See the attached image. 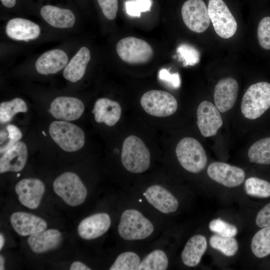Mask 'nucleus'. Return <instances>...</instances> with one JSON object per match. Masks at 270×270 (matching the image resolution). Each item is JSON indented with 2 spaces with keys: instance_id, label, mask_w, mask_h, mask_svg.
Listing matches in <instances>:
<instances>
[{
  "instance_id": "obj_21",
  "label": "nucleus",
  "mask_w": 270,
  "mask_h": 270,
  "mask_svg": "<svg viewBox=\"0 0 270 270\" xmlns=\"http://www.w3.org/2000/svg\"><path fill=\"white\" fill-rule=\"evenodd\" d=\"M146 199L160 212L168 214L176 210L178 202L168 190L160 185H153L146 190Z\"/></svg>"
},
{
  "instance_id": "obj_44",
  "label": "nucleus",
  "mask_w": 270,
  "mask_h": 270,
  "mask_svg": "<svg viewBox=\"0 0 270 270\" xmlns=\"http://www.w3.org/2000/svg\"><path fill=\"white\" fill-rule=\"evenodd\" d=\"M4 263L5 260L3 256L0 254V270H4Z\"/></svg>"
},
{
  "instance_id": "obj_23",
  "label": "nucleus",
  "mask_w": 270,
  "mask_h": 270,
  "mask_svg": "<svg viewBox=\"0 0 270 270\" xmlns=\"http://www.w3.org/2000/svg\"><path fill=\"white\" fill-rule=\"evenodd\" d=\"M28 154L26 144L22 142H17L0 157V174L22 170L26 164Z\"/></svg>"
},
{
  "instance_id": "obj_46",
  "label": "nucleus",
  "mask_w": 270,
  "mask_h": 270,
  "mask_svg": "<svg viewBox=\"0 0 270 270\" xmlns=\"http://www.w3.org/2000/svg\"><path fill=\"white\" fill-rule=\"evenodd\" d=\"M143 195H144V196H146V192H144V193L143 194Z\"/></svg>"
},
{
  "instance_id": "obj_36",
  "label": "nucleus",
  "mask_w": 270,
  "mask_h": 270,
  "mask_svg": "<svg viewBox=\"0 0 270 270\" xmlns=\"http://www.w3.org/2000/svg\"><path fill=\"white\" fill-rule=\"evenodd\" d=\"M209 228L212 232L222 236L234 237L238 232L236 226L220 218L212 220L209 224Z\"/></svg>"
},
{
  "instance_id": "obj_30",
  "label": "nucleus",
  "mask_w": 270,
  "mask_h": 270,
  "mask_svg": "<svg viewBox=\"0 0 270 270\" xmlns=\"http://www.w3.org/2000/svg\"><path fill=\"white\" fill-rule=\"evenodd\" d=\"M168 266V258L162 250H156L146 256L140 262L138 270H165Z\"/></svg>"
},
{
  "instance_id": "obj_6",
  "label": "nucleus",
  "mask_w": 270,
  "mask_h": 270,
  "mask_svg": "<svg viewBox=\"0 0 270 270\" xmlns=\"http://www.w3.org/2000/svg\"><path fill=\"white\" fill-rule=\"evenodd\" d=\"M55 193L68 205L76 206L82 204L87 196V190L80 177L75 173L65 172L53 183Z\"/></svg>"
},
{
  "instance_id": "obj_11",
  "label": "nucleus",
  "mask_w": 270,
  "mask_h": 270,
  "mask_svg": "<svg viewBox=\"0 0 270 270\" xmlns=\"http://www.w3.org/2000/svg\"><path fill=\"white\" fill-rule=\"evenodd\" d=\"M207 173L210 178L228 188L240 186L245 178V172L242 168L220 162L210 164Z\"/></svg>"
},
{
  "instance_id": "obj_27",
  "label": "nucleus",
  "mask_w": 270,
  "mask_h": 270,
  "mask_svg": "<svg viewBox=\"0 0 270 270\" xmlns=\"http://www.w3.org/2000/svg\"><path fill=\"white\" fill-rule=\"evenodd\" d=\"M248 156L251 162L270 164V138L260 139L250 148Z\"/></svg>"
},
{
  "instance_id": "obj_29",
  "label": "nucleus",
  "mask_w": 270,
  "mask_h": 270,
  "mask_svg": "<svg viewBox=\"0 0 270 270\" xmlns=\"http://www.w3.org/2000/svg\"><path fill=\"white\" fill-rule=\"evenodd\" d=\"M27 110L26 103L20 98L2 102L0 104V122L3 124L8 123L16 114L26 112Z\"/></svg>"
},
{
  "instance_id": "obj_16",
  "label": "nucleus",
  "mask_w": 270,
  "mask_h": 270,
  "mask_svg": "<svg viewBox=\"0 0 270 270\" xmlns=\"http://www.w3.org/2000/svg\"><path fill=\"white\" fill-rule=\"evenodd\" d=\"M66 52L60 48L48 50L40 55L35 62L34 68L40 74H55L64 70L68 62Z\"/></svg>"
},
{
  "instance_id": "obj_43",
  "label": "nucleus",
  "mask_w": 270,
  "mask_h": 270,
  "mask_svg": "<svg viewBox=\"0 0 270 270\" xmlns=\"http://www.w3.org/2000/svg\"><path fill=\"white\" fill-rule=\"evenodd\" d=\"M4 6L8 8L14 7L16 3V0H0Z\"/></svg>"
},
{
  "instance_id": "obj_35",
  "label": "nucleus",
  "mask_w": 270,
  "mask_h": 270,
  "mask_svg": "<svg viewBox=\"0 0 270 270\" xmlns=\"http://www.w3.org/2000/svg\"><path fill=\"white\" fill-rule=\"evenodd\" d=\"M176 52L179 60L184 66H192L198 64L200 60L198 51L193 46L187 44H182L177 48Z\"/></svg>"
},
{
  "instance_id": "obj_31",
  "label": "nucleus",
  "mask_w": 270,
  "mask_h": 270,
  "mask_svg": "<svg viewBox=\"0 0 270 270\" xmlns=\"http://www.w3.org/2000/svg\"><path fill=\"white\" fill-rule=\"evenodd\" d=\"M210 244L212 248L219 250L227 256L235 255L238 248V242L236 238L218 234L211 236Z\"/></svg>"
},
{
  "instance_id": "obj_34",
  "label": "nucleus",
  "mask_w": 270,
  "mask_h": 270,
  "mask_svg": "<svg viewBox=\"0 0 270 270\" xmlns=\"http://www.w3.org/2000/svg\"><path fill=\"white\" fill-rule=\"evenodd\" d=\"M140 262L138 256L132 252L122 253L110 268V270H136Z\"/></svg>"
},
{
  "instance_id": "obj_24",
  "label": "nucleus",
  "mask_w": 270,
  "mask_h": 270,
  "mask_svg": "<svg viewBox=\"0 0 270 270\" xmlns=\"http://www.w3.org/2000/svg\"><path fill=\"white\" fill-rule=\"evenodd\" d=\"M90 58V50L86 46H82L68 61L64 69V78L72 82L80 80L85 74Z\"/></svg>"
},
{
  "instance_id": "obj_14",
  "label": "nucleus",
  "mask_w": 270,
  "mask_h": 270,
  "mask_svg": "<svg viewBox=\"0 0 270 270\" xmlns=\"http://www.w3.org/2000/svg\"><path fill=\"white\" fill-rule=\"evenodd\" d=\"M84 110V103L80 99L70 96H58L50 106V112L57 119L66 121L80 118Z\"/></svg>"
},
{
  "instance_id": "obj_19",
  "label": "nucleus",
  "mask_w": 270,
  "mask_h": 270,
  "mask_svg": "<svg viewBox=\"0 0 270 270\" xmlns=\"http://www.w3.org/2000/svg\"><path fill=\"white\" fill-rule=\"evenodd\" d=\"M10 221L16 232L23 236L44 231L47 228L44 220L26 212H14L10 217Z\"/></svg>"
},
{
  "instance_id": "obj_40",
  "label": "nucleus",
  "mask_w": 270,
  "mask_h": 270,
  "mask_svg": "<svg viewBox=\"0 0 270 270\" xmlns=\"http://www.w3.org/2000/svg\"><path fill=\"white\" fill-rule=\"evenodd\" d=\"M158 78L175 88L180 87V80L178 73L171 74L168 70L162 68L158 72Z\"/></svg>"
},
{
  "instance_id": "obj_5",
  "label": "nucleus",
  "mask_w": 270,
  "mask_h": 270,
  "mask_svg": "<svg viewBox=\"0 0 270 270\" xmlns=\"http://www.w3.org/2000/svg\"><path fill=\"white\" fill-rule=\"evenodd\" d=\"M153 231L152 223L139 211L129 209L122 214L118 232L123 239L128 240L144 239Z\"/></svg>"
},
{
  "instance_id": "obj_10",
  "label": "nucleus",
  "mask_w": 270,
  "mask_h": 270,
  "mask_svg": "<svg viewBox=\"0 0 270 270\" xmlns=\"http://www.w3.org/2000/svg\"><path fill=\"white\" fill-rule=\"evenodd\" d=\"M182 16L187 28L194 32H204L210 26L208 8L202 0H186L182 8Z\"/></svg>"
},
{
  "instance_id": "obj_12",
  "label": "nucleus",
  "mask_w": 270,
  "mask_h": 270,
  "mask_svg": "<svg viewBox=\"0 0 270 270\" xmlns=\"http://www.w3.org/2000/svg\"><path fill=\"white\" fill-rule=\"evenodd\" d=\"M196 116L198 128L204 137L216 135L223 124L219 110L206 100L202 102L198 106Z\"/></svg>"
},
{
  "instance_id": "obj_38",
  "label": "nucleus",
  "mask_w": 270,
  "mask_h": 270,
  "mask_svg": "<svg viewBox=\"0 0 270 270\" xmlns=\"http://www.w3.org/2000/svg\"><path fill=\"white\" fill-rule=\"evenodd\" d=\"M258 38L260 46L265 50H270V17L262 18L258 28Z\"/></svg>"
},
{
  "instance_id": "obj_25",
  "label": "nucleus",
  "mask_w": 270,
  "mask_h": 270,
  "mask_svg": "<svg viewBox=\"0 0 270 270\" xmlns=\"http://www.w3.org/2000/svg\"><path fill=\"white\" fill-rule=\"evenodd\" d=\"M92 112L97 122L113 126L119 120L122 108L118 102L108 98H100L96 102Z\"/></svg>"
},
{
  "instance_id": "obj_22",
  "label": "nucleus",
  "mask_w": 270,
  "mask_h": 270,
  "mask_svg": "<svg viewBox=\"0 0 270 270\" xmlns=\"http://www.w3.org/2000/svg\"><path fill=\"white\" fill-rule=\"evenodd\" d=\"M61 232L56 229H48L30 235L28 244L36 254H42L56 249L62 242Z\"/></svg>"
},
{
  "instance_id": "obj_17",
  "label": "nucleus",
  "mask_w": 270,
  "mask_h": 270,
  "mask_svg": "<svg viewBox=\"0 0 270 270\" xmlns=\"http://www.w3.org/2000/svg\"><path fill=\"white\" fill-rule=\"evenodd\" d=\"M110 218L106 213H97L82 220L78 227V232L80 238L90 240L100 236L109 229Z\"/></svg>"
},
{
  "instance_id": "obj_3",
  "label": "nucleus",
  "mask_w": 270,
  "mask_h": 270,
  "mask_svg": "<svg viewBox=\"0 0 270 270\" xmlns=\"http://www.w3.org/2000/svg\"><path fill=\"white\" fill-rule=\"evenodd\" d=\"M176 154L180 165L187 171L198 173L206 166L207 156L200 143L196 139L186 137L176 145Z\"/></svg>"
},
{
  "instance_id": "obj_37",
  "label": "nucleus",
  "mask_w": 270,
  "mask_h": 270,
  "mask_svg": "<svg viewBox=\"0 0 270 270\" xmlns=\"http://www.w3.org/2000/svg\"><path fill=\"white\" fill-rule=\"evenodd\" d=\"M152 0H129L125 2L126 12L130 16L140 17L142 12H150Z\"/></svg>"
},
{
  "instance_id": "obj_47",
  "label": "nucleus",
  "mask_w": 270,
  "mask_h": 270,
  "mask_svg": "<svg viewBox=\"0 0 270 270\" xmlns=\"http://www.w3.org/2000/svg\"><path fill=\"white\" fill-rule=\"evenodd\" d=\"M138 201H139L140 202H142V200L141 199H140Z\"/></svg>"
},
{
  "instance_id": "obj_28",
  "label": "nucleus",
  "mask_w": 270,
  "mask_h": 270,
  "mask_svg": "<svg viewBox=\"0 0 270 270\" xmlns=\"http://www.w3.org/2000/svg\"><path fill=\"white\" fill-rule=\"evenodd\" d=\"M251 249L257 258H262L270 254V226L262 228L253 236Z\"/></svg>"
},
{
  "instance_id": "obj_18",
  "label": "nucleus",
  "mask_w": 270,
  "mask_h": 270,
  "mask_svg": "<svg viewBox=\"0 0 270 270\" xmlns=\"http://www.w3.org/2000/svg\"><path fill=\"white\" fill-rule=\"evenodd\" d=\"M238 90V83L234 78H222L218 82L214 88V100L220 112H225L232 108Z\"/></svg>"
},
{
  "instance_id": "obj_8",
  "label": "nucleus",
  "mask_w": 270,
  "mask_h": 270,
  "mask_svg": "<svg viewBox=\"0 0 270 270\" xmlns=\"http://www.w3.org/2000/svg\"><path fill=\"white\" fill-rule=\"evenodd\" d=\"M140 102L146 112L157 117L170 116L178 108L176 98L170 93L160 90L146 92L142 96Z\"/></svg>"
},
{
  "instance_id": "obj_42",
  "label": "nucleus",
  "mask_w": 270,
  "mask_h": 270,
  "mask_svg": "<svg viewBox=\"0 0 270 270\" xmlns=\"http://www.w3.org/2000/svg\"><path fill=\"white\" fill-rule=\"evenodd\" d=\"M70 270H90L91 268L87 266L84 263L76 261L72 262L70 266Z\"/></svg>"
},
{
  "instance_id": "obj_32",
  "label": "nucleus",
  "mask_w": 270,
  "mask_h": 270,
  "mask_svg": "<svg viewBox=\"0 0 270 270\" xmlns=\"http://www.w3.org/2000/svg\"><path fill=\"white\" fill-rule=\"evenodd\" d=\"M246 193L250 196L266 198L270 196V183L256 177L248 178L244 182Z\"/></svg>"
},
{
  "instance_id": "obj_45",
  "label": "nucleus",
  "mask_w": 270,
  "mask_h": 270,
  "mask_svg": "<svg viewBox=\"0 0 270 270\" xmlns=\"http://www.w3.org/2000/svg\"><path fill=\"white\" fill-rule=\"evenodd\" d=\"M5 243V238L4 236L0 233V250H1L4 246Z\"/></svg>"
},
{
  "instance_id": "obj_20",
  "label": "nucleus",
  "mask_w": 270,
  "mask_h": 270,
  "mask_svg": "<svg viewBox=\"0 0 270 270\" xmlns=\"http://www.w3.org/2000/svg\"><path fill=\"white\" fill-rule=\"evenodd\" d=\"M40 14L48 24L57 28H72L76 21V16L71 10L52 5L43 6Z\"/></svg>"
},
{
  "instance_id": "obj_9",
  "label": "nucleus",
  "mask_w": 270,
  "mask_h": 270,
  "mask_svg": "<svg viewBox=\"0 0 270 270\" xmlns=\"http://www.w3.org/2000/svg\"><path fill=\"white\" fill-rule=\"evenodd\" d=\"M208 11L216 33L221 38H229L237 30V22L223 0H209Z\"/></svg>"
},
{
  "instance_id": "obj_2",
  "label": "nucleus",
  "mask_w": 270,
  "mask_h": 270,
  "mask_svg": "<svg viewBox=\"0 0 270 270\" xmlns=\"http://www.w3.org/2000/svg\"><path fill=\"white\" fill-rule=\"evenodd\" d=\"M270 108V84L258 82L247 89L242 99L241 111L250 120L256 119Z\"/></svg>"
},
{
  "instance_id": "obj_15",
  "label": "nucleus",
  "mask_w": 270,
  "mask_h": 270,
  "mask_svg": "<svg viewBox=\"0 0 270 270\" xmlns=\"http://www.w3.org/2000/svg\"><path fill=\"white\" fill-rule=\"evenodd\" d=\"M5 32L10 38L13 40L30 42L39 38L42 30L38 24L32 20L14 18L6 22Z\"/></svg>"
},
{
  "instance_id": "obj_1",
  "label": "nucleus",
  "mask_w": 270,
  "mask_h": 270,
  "mask_svg": "<svg viewBox=\"0 0 270 270\" xmlns=\"http://www.w3.org/2000/svg\"><path fill=\"white\" fill-rule=\"evenodd\" d=\"M150 152L144 142L136 136L131 135L124 140L121 154L124 166L132 173H141L150 165Z\"/></svg>"
},
{
  "instance_id": "obj_33",
  "label": "nucleus",
  "mask_w": 270,
  "mask_h": 270,
  "mask_svg": "<svg viewBox=\"0 0 270 270\" xmlns=\"http://www.w3.org/2000/svg\"><path fill=\"white\" fill-rule=\"evenodd\" d=\"M0 152L3 154L15 145L22 138V133L16 126L8 124L0 131Z\"/></svg>"
},
{
  "instance_id": "obj_39",
  "label": "nucleus",
  "mask_w": 270,
  "mask_h": 270,
  "mask_svg": "<svg viewBox=\"0 0 270 270\" xmlns=\"http://www.w3.org/2000/svg\"><path fill=\"white\" fill-rule=\"evenodd\" d=\"M104 16L108 20H114L118 10V0H97Z\"/></svg>"
},
{
  "instance_id": "obj_4",
  "label": "nucleus",
  "mask_w": 270,
  "mask_h": 270,
  "mask_svg": "<svg viewBox=\"0 0 270 270\" xmlns=\"http://www.w3.org/2000/svg\"><path fill=\"white\" fill-rule=\"evenodd\" d=\"M49 133L54 142L64 151L73 152L84 146L85 134L80 127L66 121H54L49 127Z\"/></svg>"
},
{
  "instance_id": "obj_26",
  "label": "nucleus",
  "mask_w": 270,
  "mask_h": 270,
  "mask_svg": "<svg viewBox=\"0 0 270 270\" xmlns=\"http://www.w3.org/2000/svg\"><path fill=\"white\" fill-rule=\"evenodd\" d=\"M207 248L204 236L197 234L192 236L186 242L182 253L183 263L189 267L196 266L200 262Z\"/></svg>"
},
{
  "instance_id": "obj_13",
  "label": "nucleus",
  "mask_w": 270,
  "mask_h": 270,
  "mask_svg": "<svg viewBox=\"0 0 270 270\" xmlns=\"http://www.w3.org/2000/svg\"><path fill=\"white\" fill-rule=\"evenodd\" d=\"M45 190L44 183L38 178L22 180L15 186V191L20 202L30 209L38 208Z\"/></svg>"
},
{
  "instance_id": "obj_7",
  "label": "nucleus",
  "mask_w": 270,
  "mask_h": 270,
  "mask_svg": "<svg viewBox=\"0 0 270 270\" xmlns=\"http://www.w3.org/2000/svg\"><path fill=\"white\" fill-rule=\"evenodd\" d=\"M116 51L122 60L132 64L146 63L154 55L150 44L142 39L132 36L120 40L116 44Z\"/></svg>"
},
{
  "instance_id": "obj_41",
  "label": "nucleus",
  "mask_w": 270,
  "mask_h": 270,
  "mask_svg": "<svg viewBox=\"0 0 270 270\" xmlns=\"http://www.w3.org/2000/svg\"><path fill=\"white\" fill-rule=\"evenodd\" d=\"M256 223L259 228L270 226V202L258 212L256 218Z\"/></svg>"
}]
</instances>
